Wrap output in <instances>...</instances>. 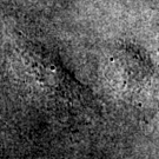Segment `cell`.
Segmentation results:
<instances>
[{
  "instance_id": "obj_1",
  "label": "cell",
  "mask_w": 159,
  "mask_h": 159,
  "mask_svg": "<svg viewBox=\"0 0 159 159\" xmlns=\"http://www.w3.org/2000/svg\"><path fill=\"white\" fill-rule=\"evenodd\" d=\"M12 81L20 102L37 111L97 112L94 97L45 47L21 33L12 37Z\"/></svg>"
}]
</instances>
